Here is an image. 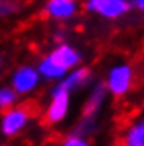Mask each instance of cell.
<instances>
[{
	"mask_svg": "<svg viewBox=\"0 0 144 146\" xmlns=\"http://www.w3.org/2000/svg\"><path fill=\"white\" fill-rule=\"evenodd\" d=\"M83 59L84 56L79 48L71 44L70 41H63V43H55L51 51L41 56L35 67L43 81L57 83L67 73L83 65Z\"/></svg>",
	"mask_w": 144,
	"mask_h": 146,
	"instance_id": "6da1fadb",
	"label": "cell"
},
{
	"mask_svg": "<svg viewBox=\"0 0 144 146\" xmlns=\"http://www.w3.org/2000/svg\"><path fill=\"white\" fill-rule=\"evenodd\" d=\"M109 94L104 88L103 81H94L89 86V94L86 97V102L83 105L81 114L75 124V129L71 132L83 135L86 138L94 137L100 129V114L103 111L106 100Z\"/></svg>",
	"mask_w": 144,
	"mask_h": 146,
	"instance_id": "7a4b0ae2",
	"label": "cell"
},
{
	"mask_svg": "<svg viewBox=\"0 0 144 146\" xmlns=\"http://www.w3.org/2000/svg\"><path fill=\"white\" fill-rule=\"evenodd\" d=\"M71 92L65 88L62 83H54V86L49 91L48 103L44 106L43 119L48 125L54 127V125L62 124L70 114L71 110Z\"/></svg>",
	"mask_w": 144,
	"mask_h": 146,
	"instance_id": "3957f363",
	"label": "cell"
},
{
	"mask_svg": "<svg viewBox=\"0 0 144 146\" xmlns=\"http://www.w3.org/2000/svg\"><path fill=\"white\" fill-rule=\"evenodd\" d=\"M104 88L109 95L122 99L131 91L135 83V70L128 62H117L111 65L104 76Z\"/></svg>",
	"mask_w": 144,
	"mask_h": 146,
	"instance_id": "277c9868",
	"label": "cell"
},
{
	"mask_svg": "<svg viewBox=\"0 0 144 146\" xmlns=\"http://www.w3.org/2000/svg\"><path fill=\"white\" fill-rule=\"evenodd\" d=\"M81 8L104 21H119L131 11V3L130 0H83Z\"/></svg>",
	"mask_w": 144,
	"mask_h": 146,
	"instance_id": "5b68a950",
	"label": "cell"
},
{
	"mask_svg": "<svg viewBox=\"0 0 144 146\" xmlns=\"http://www.w3.org/2000/svg\"><path fill=\"white\" fill-rule=\"evenodd\" d=\"M33 113L29 105H15L0 116V132L7 138L18 137L30 124Z\"/></svg>",
	"mask_w": 144,
	"mask_h": 146,
	"instance_id": "8992f818",
	"label": "cell"
},
{
	"mask_svg": "<svg viewBox=\"0 0 144 146\" xmlns=\"http://www.w3.org/2000/svg\"><path fill=\"white\" fill-rule=\"evenodd\" d=\"M41 81L40 73L32 64H21L10 75V86L19 97H27L38 91Z\"/></svg>",
	"mask_w": 144,
	"mask_h": 146,
	"instance_id": "52a82bcc",
	"label": "cell"
},
{
	"mask_svg": "<svg viewBox=\"0 0 144 146\" xmlns=\"http://www.w3.org/2000/svg\"><path fill=\"white\" fill-rule=\"evenodd\" d=\"M81 11L79 0H44L41 15L57 24H67L78 18Z\"/></svg>",
	"mask_w": 144,
	"mask_h": 146,
	"instance_id": "ba28073f",
	"label": "cell"
},
{
	"mask_svg": "<svg viewBox=\"0 0 144 146\" xmlns=\"http://www.w3.org/2000/svg\"><path fill=\"white\" fill-rule=\"evenodd\" d=\"M119 145L144 146V111L138 113L122 125L119 133Z\"/></svg>",
	"mask_w": 144,
	"mask_h": 146,
	"instance_id": "9c48e42d",
	"label": "cell"
},
{
	"mask_svg": "<svg viewBox=\"0 0 144 146\" xmlns=\"http://www.w3.org/2000/svg\"><path fill=\"white\" fill-rule=\"evenodd\" d=\"M59 83H62L71 94H75V92L81 91L84 88H89L90 84L94 83V73L89 67L79 65L75 70H71L70 73H67Z\"/></svg>",
	"mask_w": 144,
	"mask_h": 146,
	"instance_id": "30bf717a",
	"label": "cell"
},
{
	"mask_svg": "<svg viewBox=\"0 0 144 146\" xmlns=\"http://www.w3.org/2000/svg\"><path fill=\"white\" fill-rule=\"evenodd\" d=\"M19 95L13 91L10 84H0V113L18 105Z\"/></svg>",
	"mask_w": 144,
	"mask_h": 146,
	"instance_id": "8fae6325",
	"label": "cell"
},
{
	"mask_svg": "<svg viewBox=\"0 0 144 146\" xmlns=\"http://www.w3.org/2000/svg\"><path fill=\"white\" fill-rule=\"evenodd\" d=\"M22 3L19 0H0V21L15 18L21 13Z\"/></svg>",
	"mask_w": 144,
	"mask_h": 146,
	"instance_id": "7c38bea8",
	"label": "cell"
},
{
	"mask_svg": "<svg viewBox=\"0 0 144 146\" xmlns=\"http://www.w3.org/2000/svg\"><path fill=\"white\" fill-rule=\"evenodd\" d=\"M59 146H92V145H90V138L78 135L75 132H70V133H67V135L60 140Z\"/></svg>",
	"mask_w": 144,
	"mask_h": 146,
	"instance_id": "4fadbf2b",
	"label": "cell"
},
{
	"mask_svg": "<svg viewBox=\"0 0 144 146\" xmlns=\"http://www.w3.org/2000/svg\"><path fill=\"white\" fill-rule=\"evenodd\" d=\"M52 40L55 41V43H63V41H68L67 40V30L65 29H57L54 32V35H52Z\"/></svg>",
	"mask_w": 144,
	"mask_h": 146,
	"instance_id": "5bb4252c",
	"label": "cell"
},
{
	"mask_svg": "<svg viewBox=\"0 0 144 146\" xmlns=\"http://www.w3.org/2000/svg\"><path fill=\"white\" fill-rule=\"evenodd\" d=\"M131 8H136L139 13H144V0H130Z\"/></svg>",
	"mask_w": 144,
	"mask_h": 146,
	"instance_id": "9a60e30c",
	"label": "cell"
},
{
	"mask_svg": "<svg viewBox=\"0 0 144 146\" xmlns=\"http://www.w3.org/2000/svg\"><path fill=\"white\" fill-rule=\"evenodd\" d=\"M2 67H3V57H2V54H0V70H2Z\"/></svg>",
	"mask_w": 144,
	"mask_h": 146,
	"instance_id": "2e32d148",
	"label": "cell"
},
{
	"mask_svg": "<svg viewBox=\"0 0 144 146\" xmlns=\"http://www.w3.org/2000/svg\"><path fill=\"white\" fill-rule=\"evenodd\" d=\"M114 146H122V145H119V143H117V145H114Z\"/></svg>",
	"mask_w": 144,
	"mask_h": 146,
	"instance_id": "e0dca14e",
	"label": "cell"
}]
</instances>
